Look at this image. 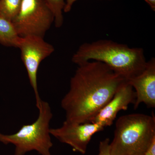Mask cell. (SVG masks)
Here are the masks:
<instances>
[{
    "label": "cell",
    "instance_id": "6",
    "mask_svg": "<svg viewBox=\"0 0 155 155\" xmlns=\"http://www.w3.org/2000/svg\"><path fill=\"white\" fill-rule=\"evenodd\" d=\"M20 50L21 59L24 64L31 85L33 89L38 109L42 100L38 87L37 73L42 61L54 51V48L44 39L36 35L21 37L18 47Z\"/></svg>",
    "mask_w": 155,
    "mask_h": 155
},
{
    "label": "cell",
    "instance_id": "10",
    "mask_svg": "<svg viewBox=\"0 0 155 155\" xmlns=\"http://www.w3.org/2000/svg\"><path fill=\"white\" fill-rule=\"evenodd\" d=\"M20 38L13 22L0 17V43L18 48Z\"/></svg>",
    "mask_w": 155,
    "mask_h": 155
},
{
    "label": "cell",
    "instance_id": "2",
    "mask_svg": "<svg viewBox=\"0 0 155 155\" xmlns=\"http://www.w3.org/2000/svg\"><path fill=\"white\" fill-rule=\"evenodd\" d=\"M72 61L78 66L89 61L101 62L126 81L142 72L147 62L143 48H130L107 39L82 44Z\"/></svg>",
    "mask_w": 155,
    "mask_h": 155
},
{
    "label": "cell",
    "instance_id": "14",
    "mask_svg": "<svg viewBox=\"0 0 155 155\" xmlns=\"http://www.w3.org/2000/svg\"><path fill=\"white\" fill-rule=\"evenodd\" d=\"M77 0H65V6L64 7V12L65 13H68L72 9V6L73 4ZM111 1V0H108Z\"/></svg>",
    "mask_w": 155,
    "mask_h": 155
},
{
    "label": "cell",
    "instance_id": "15",
    "mask_svg": "<svg viewBox=\"0 0 155 155\" xmlns=\"http://www.w3.org/2000/svg\"><path fill=\"white\" fill-rule=\"evenodd\" d=\"M144 155H155V139L153 140Z\"/></svg>",
    "mask_w": 155,
    "mask_h": 155
},
{
    "label": "cell",
    "instance_id": "11",
    "mask_svg": "<svg viewBox=\"0 0 155 155\" xmlns=\"http://www.w3.org/2000/svg\"><path fill=\"white\" fill-rule=\"evenodd\" d=\"M22 0H0V17L12 21L17 17Z\"/></svg>",
    "mask_w": 155,
    "mask_h": 155
},
{
    "label": "cell",
    "instance_id": "7",
    "mask_svg": "<svg viewBox=\"0 0 155 155\" xmlns=\"http://www.w3.org/2000/svg\"><path fill=\"white\" fill-rule=\"evenodd\" d=\"M104 128L97 123L78 124L65 121L61 127L51 128L50 134L61 142L72 147L73 150L84 154L93 136Z\"/></svg>",
    "mask_w": 155,
    "mask_h": 155
},
{
    "label": "cell",
    "instance_id": "3",
    "mask_svg": "<svg viewBox=\"0 0 155 155\" xmlns=\"http://www.w3.org/2000/svg\"><path fill=\"white\" fill-rule=\"evenodd\" d=\"M155 139V118L140 114L121 116L116 122L112 155H144Z\"/></svg>",
    "mask_w": 155,
    "mask_h": 155
},
{
    "label": "cell",
    "instance_id": "1",
    "mask_svg": "<svg viewBox=\"0 0 155 155\" xmlns=\"http://www.w3.org/2000/svg\"><path fill=\"white\" fill-rule=\"evenodd\" d=\"M61 106L70 123H89L126 80L106 64L89 61L78 65Z\"/></svg>",
    "mask_w": 155,
    "mask_h": 155
},
{
    "label": "cell",
    "instance_id": "5",
    "mask_svg": "<svg viewBox=\"0 0 155 155\" xmlns=\"http://www.w3.org/2000/svg\"><path fill=\"white\" fill-rule=\"evenodd\" d=\"M53 22L54 16L45 0H22L19 13L12 21L21 37H43Z\"/></svg>",
    "mask_w": 155,
    "mask_h": 155
},
{
    "label": "cell",
    "instance_id": "9",
    "mask_svg": "<svg viewBox=\"0 0 155 155\" xmlns=\"http://www.w3.org/2000/svg\"><path fill=\"white\" fill-rule=\"evenodd\" d=\"M135 92L134 109L141 103L150 108L155 107V59L147 62L144 70L138 75L127 81Z\"/></svg>",
    "mask_w": 155,
    "mask_h": 155
},
{
    "label": "cell",
    "instance_id": "8",
    "mask_svg": "<svg viewBox=\"0 0 155 155\" xmlns=\"http://www.w3.org/2000/svg\"><path fill=\"white\" fill-rule=\"evenodd\" d=\"M136 95L133 87L124 81L114 97L91 120L89 123H97L104 127L110 126L121 110H126L131 104H134Z\"/></svg>",
    "mask_w": 155,
    "mask_h": 155
},
{
    "label": "cell",
    "instance_id": "13",
    "mask_svg": "<svg viewBox=\"0 0 155 155\" xmlns=\"http://www.w3.org/2000/svg\"><path fill=\"white\" fill-rule=\"evenodd\" d=\"M110 143V140L109 138H106L100 142L99 147V153L98 155H112Z\"/></svg>",
    "mask_w": 155,
    "mask_h": 155
},
{
    "label": "cell",
    "instance_id": "16",
    "mask_svg": "<svg viewBox=\"0 0 155 155\" xmlns=\"http://www.w3.org/2000/svg\"><path fill=\"white\" fill-rule=\"evenodd\" d=\"M144 1L148 4L152 11H155V0H144Z\"/></svg>",
    "mask_w": 155,
    "mask_h": 155
},
{
    "label": "cell",
    "instance_id": "12",
    "mask_svg": "<svg viewBox=\"0 0 155 155\" xmlns=\"http://www.w3.org/2000/svg\"><path fill=\"white\" fill-rule=\"evenodd\" d=\"M54 17V22L57 28H61L64 23L63 12L65 0H45Z\"/></svg>",
    "mask_w": 155,
    "mask_h": 155
},
{
    "label": "cell",
    "instance_id": "4",
    "mask_svg": "<svg viewBox=\"0 0 155 155\" xmlns=\"http://www.w3.org/2000/svg\"><path fill=\"white\" fill-rule=\"evenodd\" d=\"M38 110V117L33 123L22 125L13 134L0 133L1 142L15 146L14 155H25L32 151L41 155H52L50 150L53 144L50 123L53 114L49 104L42 100Z\"/></svg>",
    "mask_w": 155,
    "mask_h": 155
}]
</instances>
